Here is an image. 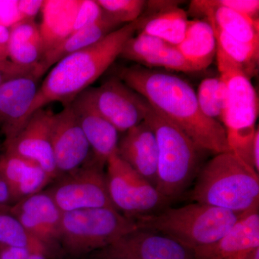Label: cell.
<instances>
[{"instance_id":"cell-28","label":"cell","mask_w":259,"mask_h":259,"mask_svg":"<svg viewBox=\"0 0 259 259\" xmlns=\"http://www.w3.org/2000/svg\"><path fill=\"white\" fill-rule=\"evenodd\" d=\"M196 95L202 113L209 118L221 122L224 102V87L220 76L202 80Z\"/></svg>"},{"instance_id":"cell-9","label":"cell","mask_w":259,"mask_h":259,"mask_svg":"<svg viewBox=\"0 0 259 259\" xmlns=\"http://www.w3.org/2000/svg\"><path fill=\"white\" fill-rule=\"evenodd\" d=\"M107 182L113 205L126 217L135 218L151 214L166 204L168 199L118 156L107 161Z\"/></svg>"},{"instance_id":"cell-2","label":"cell","mask_w":259,"mask_h":259,"mask_svg":"<svg viewBox=\"0 0 259 259\" xmlns=\"http://www.w3.org/2000/svg\"><path fill=\"white\" fill-rule=\"evenodd\" d=\"M147 18V15L141 16L134 23L122 25L91 47L58 61L38 88L25 122L34 112L46 105L60 102L64 107L67 106L90 88L120 56L126 42L141 30Z\"/></svg>"},{"instance_id":"cell-17","label":"cell","mask_w":259,"mask_h":259,"mask_svg":"<svg viewBox=\"0 0 259 259\" xmlns=\"http://www.w3.org/2000/svg\"><path fill=\"white\" fill-rule=\"evenodd\" d=\"M119 141L117 154L155 187L157 183L158 147L153 130L145 121L130 129Z\"/></svg>"},{"instance_id":"cell-35","label":"cell","mask_w":259,"mask_h":259,"mask_svg":"<svg viewBox=\"0 0 259 259\" xmlns=\"http://www.w3.org/2000/svg\"><path fill=\"white\" fill-rule=\"evenodd\" d=\"M0 259H47L40 253L24 248L0 246Z\"/></svg>"},{"instance_id":"cell-10","label":"cell","mask_w":259,"mask_h":259,"mask_svg":"<svg viewBox=\"0 0 259 259\" xmlns=\"http://www.w3.org/2000/svg\"><path fill=\"white\" fill-rule=\"evenodd\" d=\"M87 92L97 111L119 133L127 132L144 122L151 108L144 97L117 76Z\"/></svg>"},{"instance_id":"cell-32","label":"cell","mask_w":259,"mask_h":259,"mask_svg":"<svg viewBox=\"0 0 259 259\" xmlns=\"http://www.w3.org/2000/svg\"><path fill=\"white\" fill-rule=\"evenodd\" d=\"M221 6L234 10L254 20H258V0H217Z\"/></svg>"},{"instance_id":"cell-4","label":"cell","mask_w":259,"mask_h":259,"mask_svg":"<svg viewBox=\"0 0 259 259\" xmlns=\"http://www.w3.org/2000/svg\"><path fill=\"white\" fill-rule=\"evenodd\" d=\"M243 214L194 202L134 220L140 229L169 237L192 251L218 241Z\"/></svg>"},{"instance_id":"cell-38","label":"cell","mask_w":259,"mask_h":259,"mask_svg":"<svg viewBox=\"0 0 259 259\" xmlns=\"http://www.w3.org/2000/svg\"><path fill=\"white\" fill-rule=\"evenodd\" d=\"M228 259H259V247L245 250Z\"/></svg>"},{"instance_id":"cell-33","label":"cell","mask_w":259,"mask_h":259,"mask_svg":"<svg viewBox=\"0 0 259 259\" xmlns=\"http://www.w3.org/2000/svg\"><path fill=\"white\" fill-rule=\"evenodd\" d=\"M20 21L18 0H0V25L10 28Z\"/></svg>"},{"instance_id":"cell-13","label":"cell","mask_w":259,"mask_h":259,"mask_svg":"<svg viewBox=\"0 0 259 259\" xmlns=\"http://www.w3.org/2000/svg\"><path fill=\"white\" fill-rule=\"evenodd\" d=\"M51 139L59 177L77 169L92 158L91 148L71 105L54 113Z\"/></svg>"},{"instance_id":"cell-25","label":"cell","mask_w":259,"mask_h":259,"mask_svg":"<svg viewBox=\"0 0 259 259\" xmlns=\"http://www.w3.org/2000/svg\"><path fill=\"white\" fill-rule=\"evenodd\" d=\"M212 28L217 40L215 58L220 72L239 70L250 79L258 68L259 45L244 44L215 27Z\"/></svg>"},{"instance_id":"cell-39","label":"cell","mask_w":259,"mask_h":259,"mask_svg":"<svg viewBox=\"0 0 259 259\" xmlns=\"http://www.w3.org/2000/svg\"><path fill=\"white\" fill-rule=\"evenodd\" d=\"M10 79H12V78L10 77L8 74H5V72H3V71L0 69V84H2V83L5 82V81H8V80Z\"/></svg>"},{"instance_id":"cell-8","label":"cell","mask_w":259,"mask_h":259,"mask_svg":"<svg viewBox=\"0 0 259 259\" xmlns=\"http://www.w3.org/2000/svg\"><path fill=\"white\" fill-rule=\"evenodd\" d=\"M104 166L93 156L77 169L54 180V185L46 192L62 212L102 207L116 209L109 194Z\"/></svg>"},{"instance_id":"cell-31","label":"cell","mask_w":259,"mask_h":259,"mask_svg":"<svg viewBox=\"0 0 259 259\" xmlns=\"http://www.w3.org/2000/svg\"><path fill=\"white\" fill-rule=\"evenodd\" d=\"M103 15V10L97 1L79 0L75 18L74 32L96 23L101 20Z\"/></svg>"},{"instance_id":"cell-16","label":"cell","mask_w":259,"mask_h":259,"mask_svg":"<svg viewBox=\"0 0 259 259\" xmlns=\"http://www.w3.org/2000/svg\"><path fill=\"white\" fill-rule=\"evenodd\" d=\"M70 105L77 117L94 158L102 164L106 165L108 158L117 153L118 131L97 111L87 90Z\"/></svg>"},{"instance_id":"cell-3","label":"cell","mask_w":259,"mask_h":259,"mask_svg":"<svg viewBox=\"0 0 259 259\" xmlns=\"http://www.w3.org/2000/svg\"><path fill=\"white\" fill-rule=\"evenodd\" d=\"M192 198L244 214L258 207V173L231 151L218 153L199 172Z\"/></svg>"},{"instance_id":"cell-20","label":"cell","mask_w":259,"mask_h":259,"mask_svg":"<svg viewBox=\"0 0 259 259\" xmlns=\"http://www.w3.org/2000/svg\"><path fill=\"white\" fill-rule=\"evenodd\" d=\"M255 247H259L258 207L243 214L218 241L192 253L194 259H228Z\"/></svg>"},{"instance_id":"cell-6","label":"cell","mask_w":259,"mask_h":259,"mask_svg":"<svg viewBox=\"0 0 259 259\" xmlns=\"http://www.w3.org/2000/svg\"><path fill=\"white\" fill-rule=\"evenodd\" d=\"M139 229L136 221L110 207L63 212L61 247L63 255L78 259L103 249Z\"/></svg>"},{"instance_id":"cell-37","label":"cell","mask_w":259,"mask_h":259,"mask_svg":"<svg viewBox=\"0 0 259 259\" xmlns=\"http://www.w3.org/2000/svg\"><path fill=\"white\" fill-rule=\"evenodd\" d=\"M252 163L255 171L258 173L259 171V131L257 128L254 138L252 144Z\"/></svg>"},{"instance_id":"cell-18","label":"cell","mask_w":259,"mask_h":259,"mask_svg":"<svg viewBox=\"0 0 259 259\" xmlns=\"http://www.w3.org/2000/svg\"><path fill=\"white\" fill-rule=\"evenodd\" d=\"M0 175L9 188L12 205L42 192L53 182L36 163L8 151L0 155Z\"/></svg>"},{"instance_id":"cell-11","label":"cell","mask_w":259,"mask_h":259,"mask_svg":"<svg viewBox=\"0 0 259 259\" xmlns=\"http://www.w3.org/2000/svg\"><path fill=\"white\" fill-rule=\"evenodd\" d=\"M8 211L45 245L51 259L64 258L61 247L63 212L46 191L10 206Z\"/></svg>"},{"instance_id":"cell-29","label":"cell","mask_w":259,"mask_h":259,"mask_svg":"<svg viewBox=\"0 0 259 259\" xmlns=\"http://www.w3.org/2000/svg\"><path fill=\"white\" fill-rule=\"evenodd\" d=\"M104 13L120 25L134 23L139 19L146 7L144 0H97Z\"/></svg>"},{"instance_id":"cell-5","label":"cell","mask_w":259,"mask_h":259,"mask_svg":"<svg viewBox=\"0 0 259 259\" xmlns=\"http://www.w3.org/2000/svg\"><path fill=\"white\" fill-rule=\"evenodd\" d=\"M145 122L156 136L158 176L156 188L167 199L175 198L188 187L197 171L202 151L178 126L151 107Z\"/></svg>"},{"instance_id":"cell-15","label":"cell","mask_w":259,"mask_h":259,"mask_svg":"<svg viewBox=\"0 0 259 259\" xmlns=\"http://www.w3.org/2000/svg\"><path fill=\"white\" fill-rule=\"evenodd\" d=\"M41 76L40 72H32L0 84V131L5 136V143L13 139L25 125Z\"/></svg>"},{"instance_id":"cell-14","label":"cell","mask_w":259,"mask_h":259,"mask_svg":"<svg viewBox=\"0 0 259 259\" xmlns=\"http://www.w3.org/2000/svg\"><path fill=\"white\" fill-rule=\"evenodd\" d=\"M54 112L40 109L34 112L23 128L8 142L5 151L13 153L36 163L54 182L59 178L51 145V122Z\"/></svg>"},{"instance_id":"cell-22","label":"cell","mask_w":259,"mask_h":259,"mask_svg":"<svg viewBox=\"0 0 259 259\" xmlns=\"http://www.w3.org/2000/svg\"><path fill=\"white\" fill-rule=\"evenodd\" d=\"M194 71L207 69L217 54V40L207 20H189L183 40L177 47Z\"/></svg>"},{"instance_id":"cell-27","label":"cell","mask_w":259,"mask_h":259,"mask_svg":"<svg viewBox=\"0 0 259 259\" xmlns=\"http://www.w3.org/2000/svg\"><path fill=\"white\" fill-rule=\"evenodd\" d=\"M8 208L9 207L0 210V246L24 248L51 259L45 245L32 235Z\"/></svg>"},{"instance_id":"cell-36","label":"cell","mask_w":259,"mask_h":259,"mask_svg":"<svg viewBox=\"0 0 259 259\" xmlns=\"http://www.w3.org/2000/svg\"><path fill=\"white\" fill-rule=\"evenodd\" d=\"M12 205L11 197L8 186L0 175V210Z\"/></svg>"},{"instance_id":"cell-23","label":"cell","mask_w":259,"mask_h":259,"mask_svg":"<svg viewBox=\"0 0 259 259\" xmlns=\"http://www.w3.org/2000/svg\"><path fill=\"white\" fill-rule=\"evenodd\" d=\"M120 27V24L104 13L101 20L72 32L60 45L46 54L40 63L42 72L45 74L65 56L91 47Z\"/></svg>"},{"instance_id":"cell-30","label":"cell","mask_w":259,"mask_h":259,"mask_svg":"<svg viewBox=\"0 0 259 259\" xmlns=\"http://www.w3.org/2000/svg\"><path fill=\"white\" fill-rule=\"evenodd\" d=\"M10 28L0 25V69L10 77L23 76L32 72H40L44 74L41 66L23 67L18 66L10 60L8 45H9Z\"/></svg>"},{"instance_id":"cell-7","label":"cell","mask_w":259,"mask_h":259,"mask_svg":"<svg viewBox=\"0 0 259 259\" xmlns=\"http://www.w3.org/2000/svg\"><path fill=\"white\" fill-rule=\"evenodd\" d=\"M220 74L224 87L221 123L226 131L230 151L253 168L252 144L258 115L256 92L250 78L239 70H227Z\"/></svg>"},{"instance_id":"cell-21","label":"cell","mask_w":259,"mask_h":259,"mask_svg":"<svg viewBox=\"0 0 259 259\" xmlns=\"http://www.w3.org/2000/svg\"><path fill=\"white\" fill-rule=\"evenodd\" d=\"M79 0H44L40 27L44 55L54 50L74 32Z\"/></svg>"},{"instance_id":"cell-19","label":"cell","mask_w":259,"mask_h":259,"mask_svg":"<svg viewBox=\"0 0 259 259\" xmlns=\"http://www.w3.org/2000/svg\"><path fill=\"white\" fill-rule=\"evenodd\" d=\"M190 12L239 41L259 45L258 20L221 6L217 0L192 1Z\"/></svg>"},{"instance_id":"cell-26","label":"cell","mask_w":259,"mask_h":259,"mask_svg":"<svg viewBox=\"0 0 259 259\" xmlns=\"http://www.w3.org/2000/svg\"><path fill=\"white\" fill-rule=\"evenodd\" d=\"M188 23L187 12L179 8L175 2L169 6L148 15L141 31L177 47L185 37Z\"/></svg>"},{"instance_id":"cell-40","label":"cell","mask_w":259,"mask_h":259,"mask_svg":"<svg viewBox=\"0 0 259 259\" xmlns=\"http://www.w3.org/2000/svg\"><path fill=\"white\" fill-rule=\"evenodd\" d=\"M1 147H2L1 144H0V150H1Z\"/></svg>"},{"instance_id":"cell-12","label":"cell","mask_w":259,"mask_h":259,"mask_svg":"<svg viewBox=\"0 0 259 259\" xmlns=\"http://www.w3.org/2000/svg\"><path fill=\"white\" fill-rule=\"evenodd\" d=\"M91 255L93 259H194L192 250L169 237L140 228Z\"/></svg>"},{"instance_id":"cell-34","label":"cell","mask_w":259,"mask_h":259,"mask_svg":"<svg viewBox=\"0 0 259 259\" xmlns=\"http://www.w3.org/2000/svg\"><path fill=\"white\" fill-rule=\"evenodd\" d=\"M44 0H18V8L21 21L35 20L41 12Z\"/></svg>"},{"instance_id":"cell-1","label":"cell","mask_w":259,"mask_h":259,"mask_svg":"<svg viewBox=\"0 0 259 259\" xmlns=\"http://www.w3.org/2000/svg\"><path fill=\"white\" fill-rule=\"evenodd\" d=\"M116 76L144 97L155 111L178 126L202 151L215 155L230 151L222 123L202 113L195 91L182 78L136 66L121 68Z\"/></svg>"},{"instance_id":"cell-24","label":"cell","mask_w":259,"mask_h":259,"mask_svg":"<svg viewBox=\"0 0 259 259\" xmlns=\"http://www.w3.org/2000/svg\"><path fill=\"white\" fill-rule=\"evenodd\" d=\"M10 60L23 67L40 66L44 48L40 27L35 20L20 21L10 28Z\"/></svg>"}]
</instances>
